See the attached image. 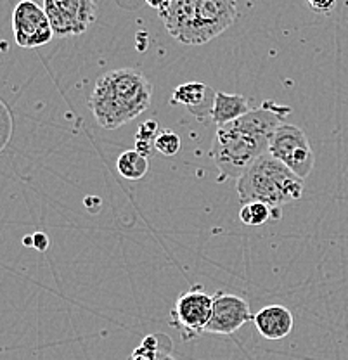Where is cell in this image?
<instances>
[{"label": "cell", "mask_w": 348, "mask_h": 360, "mask_svg": "<svg viewBox=\"0 0 348 360\" xmlns=\"http://www.w3.org/2000/svg\"><path fill=\"white\" fill-rule=\"evenodd\" d=\"M248 111V97L241 96V94L215 92L212 111H210V118H212L217 125H224V123H229L232 120H238L239 116L246 115Z\"/></svg>", "instance_id": "obj_12"}, {"label": "cell", "mask_w": 348, "mask_h": 360, "mask_svg": "<svg viewBox=\"0 0 348 360\" xmlns=\"http://www.w3.org/2000/svg\"><path fill=\"white\" fill-rule=\"evenodd\" d=\"M151 97L153 85L141 71L120 68L97 78L89 108L101 129L116 130L148 110Z\"/></svg>", "instance_id": "obj_2"}, {"label": "cell", "mask_w": 348, "mask_h": 360, "mask_svg": "<svg viewBox=\"0 0 348 360\" xmlns=\"http://www.w3.org/2000/svg\"><path fill=\"white\" fill-rule=\"evenodd\" d=\"M116 170L127 180H141L148 174L149 161L137 149H130V151L122 153L118 156V160H116Z\"/></svg>", "instance_id": "obj_14"}, {"label": "cell", "mask_w": 348, "mask_h": 360, "mask_svg": "<svg viewBox=\"0 0 348 360\" xmlns=\"http://www.w3.org/2000/svg\"><path fill=\"white\" fill-rule=\"evenodd\" d=\"M283 217V210L281 208H272L267 202L262 201H252L245 202L241 206V212H239V219L245 225H252V227H257V225H264L272 222H278Z\"/></svg>", "instance_id": "obj_13"}, {"label": "cell", "mask_w": 348, "mask_h": 360, "mask_svg": "<svg viewBox=\"0 0 348 360\" xmlns=\"http://www.w3.org/2000/svg\"><path fill=\"white\" fill-rule=\"evenodd\" d=\"M253 321L248 302L238 295L217 291L213 295V310L207 331L212 335H232L239 331L246 322Z\"/></svg>", "instance_id": "obj_9"}, {"label": "cell", "mask_w": 348, "mask_h": 360, "mask_svg": "<svg viewBox=\"0 0 348 360\" xmlns=\"http://www.w3.org/2000/svg\"><path fill=\"white\" fill-rule=\"evenodd\" d=\"M32 245L39 251H46L49 248V238L42 232H37V234L32 236Z\"/></svg>", "instance_id": "obj_19"}, {"label": "cell", "mask_w": 348, "mask_h": 360, "mask_svg": "<svg viewBox=\"0 0 348 360\" xmlns=\"http://www.w3.org/2000/svg\"><path fill=\"white\" fill-rule=\"evenodd\" d=\"M13 32L16 44L23 49L42 47L54 37L46 9L35 0H21L14 7Z\"/></svg>", "instance_id": "obj_8"}, {"label": "cell", "mask_w": 348, "mask_h": 360, "mask_svg": "<svg viewBox=\"0 0 348 360\" xmlns=\"http://www.w3.org/2000/svg\"><path fill=\"white\" fill-rule=\"evenodd\" d=\"M146 2H148L149 7H153V9H156L160 13V11H162L163 7L167 6L168 0H146Z\"/></svg>", "instance_id": "obj_20"}, {"label": "cell", "mask_w": 348, "mask_h": 360, "mask_svg": "<svg viewBox=\"0 0 348 360\" xmlns=\"http://www.w3.org/2000/svg\"><path fill=\"white\" fill-rule=\"evenodd\" d=\"M156 132H158V122H156V120H148V122L142 123L139 130H137L136 141H146L155 144Z\"/></svg>", "instance_id": "obj_17"}, {"label": "cell", "mask_w": 348, "mask_h": 360, "mask_svg": "<svg viewBox=\"0 0 348 360\" xmlns=\"http://www.w3.org/2000/svg\"><path fill=\"white\" fill-rule=\"evenodd\" d=\"M212 310L213 296L201 288H191L175 302L174 310L170 312V324L181 331L182 340H193L207 331Z\"/></svg>", "instance_id": "obj_6"}, {"label": "cell", "mask_w": 348, "mask_h": 360, "mask_svg": "<svg viewBox=\"0 0 348 360\" xmlns=\"http://www.w3.org/2000/svg\"><path fill=\"white\" fill-rule=\"evenodd\" d=\"M310 9L321 14H329L336 7V0H307Z\"/></svg>", "instance_id": "obj_18"}, {"label": "cell", "mask_w": 348, "mask_h": 360, "mask_svg": "<svg viewBox=\"0 0 348 360\" xmlns=\"http://www.w3.org/2000/svg\"><path fill=\"white\" fill-rule=\"evenodd\" d=\"M162 335L146 336L144 341L132 352L129 360H177L170 354V348L160 345Z\"/></svg>", "instance_id": "obj_15"}, {"label": "cell", "mask_w": 348, "mask_h": 360, "mask_svg": "<svg viewBox=\"0 0 348 360\" xmlns=\"http://www.w3.org/2000/svg\"><path fill=\"white\" fill-rule=\"evenodd\" d=\"M257 331L265 340H283L293 331V314L283 305H269L253 315Z\"/></svg>", "instance_id": "obj_10"}, {"label": "cell", "mask_w": 348, "mask_h": 360, "mask_svg": "<svg viewBox=\"0 0 348 360\" xmlns=\"http://www.w3.org/2000/svg\"><path fill=\"white\" fill-rule=\"evenodd\" d=\"M290 112V106L265 101L257 110L219 125L210 156L219 168L220 182L238 179L258 156L267 153L272 134Z\"/></svg>", "instance_id": "obj_1"}, {"label": "cell", "mask_w": 348, "mask_h": 360, "mask_svg": "<svg viewBox=\"0 0 348 360\" xmlns=\"http://www.w3.org/2000/svg\"><path fill=\"white\" fill-rule=\"evenodd\" d=\"M213 97L215 92L208 87L203 82H187L181 84L172 94V103L182 104L193 115L201 116V111H207L210 116L213 106Z\"/></svg>", "instance_id": "obj_11"}, {"label": "cell", "mask_w": 348, "mask_h": 360, "mask_svg": "<svg viewBox=\"0 0 348 360\" xmlns=\"http://www.w3.org/2000/svg\"><path fill=\"white\" fill-rule=\"evenodd\" d=\"M236 180L241 205L262 201L272 208H283L286 202L300 200L303 194V179L269 151L258 156Z\"/></svg>", "instance_id": "obj_4"}, {"label": "cell", "mask_w": 348, "mask_h": 360, "mask_svg": "<svg viewBox=\"0 0 348 360\" xmlns=\"http://www.w3.org/2000/svg\"><path fill=\"white\" fill-rule=\"evenodd\" d=\"M168 2H170V0H168ZM168 2H167V4H168Z\"/></svg>", "instance_id": "obj_21"}, {"label": "cell", "mask_w": 348, "mask_h": 360, "mask_svg": "<svg viewBox=\"0 0 348 360\" xmlns=\"http://www.w3.org/2000/svg\"><path fill=\"white\" fill-rule=\"evenodd\" d=\"M181 137L172 130H163L162 134L156 135L155 148L162 153L163 156H175L181 151Z\"/></svg>", "instance_id": "obj_16"}, {"label": "cell", "mask_w": 348, "mask_h": 360, "mask_svg": "<svg viewBox=\"0 0 348 360\" xmlns=\"http://www.w3.org/2000/svg\"><path fill=\"white\" fill-rule=\"evenodd\" d=\"M167 32L186 45H203L238 18V0H170L160 11Z\"/></svg>", "instance_id": "obj_3"}, {"label": "cell", "mask_w": 348, "mask_h": 360, "mask_svg": "<svg viewBox=\"0 0 348 360\" xmlns=\"http://www.w3.org/2000/svg\"><path fill=\"white\" fill-rule=\"evenodd\" d=\"M269 153L283 161L291 172L305 180L312 174L316 155L302 129L291 123H281L269 142Z\"/></svg>", "instance_id": "obj_5"}, {"label": "cell", "mask_w": 348, "mask_h": 360, "mask_svg": "<svg viewBox=\"0 0 348 360\" xmlns=\"http://www.w3.org/2000/svg\"><path fill=\"white\" fill-rule=\"evenodd\" d=\"M54 35L71 37L87 32L96 21L97 6L94 0H44Z\"/></svg>", "instance_id": "obj_7"}]
</instances>
